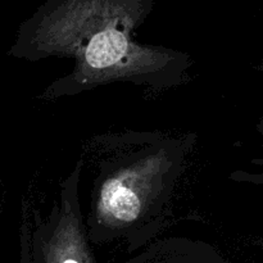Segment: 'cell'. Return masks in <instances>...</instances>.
<instances>
[{"mask_svg":"<svg viewBox=\"0 0 263 263\" xmlns=\"http://www.w3.org/2000/svg\"><path fill=\"white\" fill-rule=\"evenodd\" d=\"M82 170L80 158L59 185L58 197L46 215L23 207L21 263H97L80 202Z\"/></svg>","mask_w":263,"mask_h":263,"instance_id":"obj_3","label":"cell"},{"mask_svg":"<svg viewBox=\"0 0 263 263\" xmlns=\"http://www.w3.org/2000/svg\"><path fill=\"white\" fill-rule=\"evenodd\" d=\"M261 181H262V184H263V177H262V180H261Z\"/></svg>","mask_w":263,"mask_h":263,"instance_id":"obj_5","label":"cell"},{"mask_svg":"<svg viewBox=\"0 0 263 263\" xmlns=\"http://www.w3.org/2000/svg\"><path fill=\"white\" fill-rule=\"evenodd\" d=\"M145 9L140 0H61L23 25L8 54L28 62H73L69 73L41 91L39 99L44 102L117 82L154 91L187 84L194 64L189 54L134 37Z\"/></svg>","mask_w":263,"mask_h":263,"instance_id":"obj_1","label":"cell"},{"mask_svg":"<svg viewBox=\"0 0 263 263\" xmlns=\"http://www.w3.org/2000/svg\"><path fill=\"white\" fill-rule=\"evenodd\" d=\"M195 134L120 131L91 136L80 158L91 170L89 212L91 246L123 240L128 253L152 243L171 215Z\"/></svg>","mask_w":263,"mask_h":263,"instance_id":"obj_2","label":"cell"},{"mask_svg":"<svg viewBox=\"0 0 263 263\" xmlns=\"http://www.w3.org/2000/svg\"><path fill=\"white\" fill-rule=\"evenodd\" d=\"M126 263H226L207 241L170 236L153 241Z\"/></svg>","mask_w":263,"mask_h":263,"instance_id":"obj_4","label":"cell"}]
</instances>
